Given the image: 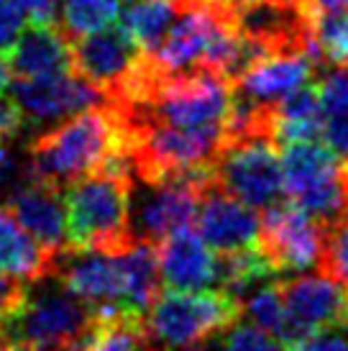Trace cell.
I'll return each instance as SVG.
<instances>
[{
	"label": "cell",
	"instance_id": "f1b7e54d",
	"mask_svg": "<svg viewBox=\"0 0 348 351\" xmlns=\"http://www.w3.org/2000/svg\"><path fill=\"white\" fill-rule=\"evenodd\" d=\"M8 69H5V62H3V54H0V93L8 88Z\"/></svg>",
	"mask_w": 348,
	"mask_h": 351
},
{
	"label": "cell",
	"instance_id": "9a60e30c",
	"mask_svg": "<svg viewBox=\"0 0 348 351\" xmlns=\"http://www.w3.org/2000/svg\"><path fill=\"white\" fill-rule=\"evenodd\" d=\"M5 208L21 223V228L34 236L54 259L69 249L62 190L29 177L5 195Z\"/></svg>",
	"mask_w": 348,
	"mask_h": 351
},
{
	"label": "cell",
	"instance_id": "8992f818",
	"mask_svg": "<svg viewBox=\"0 0 348 351\" xmlns=\"http://www.w3.org/2000/svg\"><path fill=\"white\" fill-rule=\"evenodd\" d=\"M213 180L253 210L284 200L279 147L271 136H241L223 141L213 162Z\"/></svg>",
	"mask_w": 348,
	"mask_h": 351
},
{
	"label": "cell",
	"instance_id": "f546056e",
	"mask_svg": "<svg viewBox=\"0 0 348 351\" xmlns=\"http://www.w3.org/2000/svg\"><path fill=\"white\" fill-rule=\"evenodd\" d=\"M340 177H343V187H346V197H348V162H340Z\"/></svg>",
	"mask_w": 348,
	"mask_h": 351
},
{
	"label": "cell",
	"instance_id": "2e32d148",
	"mask_svg": "<svg viewBox=\"0 0 348 351\" xmlns=\"http://www.w3.org/2000/svg\"><path fill=\"white\" fill-rule=\"evenodd\" d=\"M10 77H41L72 69V47L57 23H29L0 51Z\"/></svg>",
	"mask_w": 348,
	"mask_h": 351
},
{
	"label": "cell",
	"instance_id": "8fae6325",
	"mask_svg": "<svg viewBox=\"0 0 348 351\" xmlns=\"http://www.w3.org/2000/svg\"><path fill=\"white\" fill-rule=\"evenodd\" d=\"M10 95L21 108L23 123H57L92 106L108 103L105 95L87 82L75 69L41 75V77H23L10 85Z\"/></svg>",
	"mask_w": 348,
	"mask_h": 351
},
{
	"label": "cell",
	"instance_id": "52a82bcc",
	"mask_svg": "<svg viewBox=\"0 0 348 351\" xmlns=\"http://www.w3.org/2000/svg\"><path fill=\"white\" fill-rule=\"evenodd\" d=\"M213 172L184 175L162 182H131V231L141 241H162L197 218L200 197Z\"/></svg>",
	"mask_w": 348,
	"mask_h": 351
},
{
	"label": "cell",
	"instance_id": "ac0fdd59",
	"mask_svg": "<svg viewBox=\"0 0 348 351\" xmlns=\"http://www.w3.org/2000/svg\"><path fill=\"white\" fill-rule=\"evenodd\" d=\"M51 267L54 256L21 228L5 205H0V277L36 282L51 274Z\"/></svg>",
	"mask_w": 348,
	"mask_h": 351
},
{
	"label": "cell",
	"instance_id": "e0dca14e",
	"mask_svg": "<svg viewBox=\"0 0 348 351\" xmlns=\"http://www.w3.org/2000/svg\"><path fill=\"white\" fill-rule=\"evenodd\" d=\"M318 67L320 59L312 54H264L233 80V90L259 106H274L287 93L310 82Z\"/></svg>",
	"mask_w": 348,
	"mask_h": 351
},
{
	"label": "cell",
	"instance_id": "6da1fadb",
	"mask_svg": "<svg viewBox=\"0 0 348 351\" xmlns=\"http://www.w3.org/2000/svg\"><path fill=\"white\" fill-rule=\"evenodd\" d=\"M126 149V123L113 103L92 106L62 118L29 149V177L62 190L92 175L113 154Z\"/></svg>",
	"mask_w": 348,
	"mask_h": 351
},
{
	"label": "cell",
	"instance_id": "ffe728a7",
	"mask_svg": "<svg viewBox=\"0 0 348 351\" xmlns=\"http://www.w3.org/2000/svg\"><path fill=\"white\" fill-rule=\"evenodd\" d=\"M182 8V0H134L123 16V29L144 54H154Z\"/></svg>",
	"mask_w": 348,
	"mask_h": 351
},
{
	"label": "cell",
	"instance_id": "7a4b0ae2",
	"mask_svg": "<svg viewBox=\"0 0 348 351\" xmlns=\"http://www.w3.org/2000/svg\"><path fill=\"white\" fill-rule=\"evenodd\" d=\"M69 249L118 254L136 241L131 231V180L97 169L62 187Z\"/></svg>",
	"mask_w": 348,
	"mask_h": 351
},
{
	"label": "cell",
	"instance_id": "30bf717a",
	"mask_svg": "<svg viewBox=\"0 0 348 351\" xmlns=\"http://www.w3.org/2000/svg\"><path fill=\"white\" fill-rule=\"evenodd\" d=\"M72 47V69L82 75L87 82H92L105 100H116L131 75H134L144 51L131 39V34L123 29V23L108 26V29L92 31L77 39H69Z\"/></svg>",
	"mask_w": 348,
	"mask_h": 351
},
{
	"label": "cell",
	"instance_id": "7402d4cb",
	"mask_svg": "<svg viewBox=\"0 0 348 351\" xmlns=\"http://www.w3.org/2000/svg\"><path fill=\"white\" fill-rule=\"evenodd\" d=\"M241 313L251 318L253 326L261 331L271 333L284 349V333H287V315H284V302H282L279 282H261L253 290L241 298Z\"/></svg>",
	"mask_w": 348,
	"mask_h": 351
},
{
	"label": "cell",
	"instance_id": "44dd1931",
	"mask_svg": "<svg viewBox=\"0 0 348 351\" xmlns=\"http://www.w3.org/2000/svg\"><path fill=\"white\" fill-rule=\"evenodd\" d=\"M126 0H59V29L67 39H77L92 31L113 26Z\"/></svg>",
	"mask_w": 348,
	"mask_h": 351
},
{
	"label": "cell",
	"instance_id": "4fadbf2b",
	"mask_svg": "<svg viewBox=\"0 0 348 351\" xmlns=\"http://www.w3.org/2000/svg\"><path fill=\"white\" fill-rule=\"evenodd\" d=\"M195 223L197 234L215 254H236L259 246V210L228 195L215 180L205 187Z\"/></svg>",
	"mask_w": 348,
	"mask_h": 351
},
{
	"label": "cell",
	"instance_id": "5bb4252c",
	"mask_svg": "<svg viewBox=\"0 0 348 351\" xmlns=\"http://www.w3.org/2000/svg\"><path fill=\"white\" fill-rule=\"evenodd\" d=\"M156 267L166 290H208L221 282V256L192 226L156 241Z\"/></svg>",
	"mask_w": 348,
	"mask_h": 351
},
{
	"label": "cell",
	"instance_id": "603a6c76",
	"mask_svg": "<svg viewBox=\"0 0 348 351\" xmlns=\"http://www.w3.org/2000/svg\"><path fill=\"white\" fill-rule=\"evenodd\" d=\"M312 34L323 62L333 67L348 64V8L318 13L312 19Z\"/></svg>",
	"mask_w": 348,
	"mask_h": 351
},
{
	"label": "cell",
	"instance_id": "ba28073f",
	"mask_svg": "<svg viewBox=\"0 0 348 351\" xmlns=\"http://www.w3.org/2000/svg\"><path fill=\"white\" fill-rule=\"evenodd\" d=\"M325 244V226L305 213L292 200L264 208L259 228V249L269 259L274 274L318 272Z\"/></svg>",
	"mask_w": 348,
	"mask_h": 351
},
{
	"label": "cell",
	"instance_id": "4dcf8cb0",
	"mask_svg": "<svg viewBox=\"0 0 348 351\" xmlns=\"http://www.w3.org/2000/svg\"><path fill=\"white\" fill-rule=\"evenodd\" d=\"M231 5H236V8H241V5H251V3H259V0H228Z\"/></svg>",
	"mask_w": 348,
	"mask_h": 351
},
{
	"label": "cell",
	"instance_id": "d4e9b609",
	"mask_svg": "<svg viewBox=\"0 0 348 351\" xmlns=\"http://www.w3.org/2000/svg\"><path fill=\"white\" fill-rule=\"evenodd\" d=\"M208 346H221V349H241V351H269L282 349V343L271 333L261 331L259 326H243V323H231L225 331H221Z\"/></svg>",
	"mask_w": 348,
	"mask_h": 351
},
{
	"label": "cell",
	"instance_id": "9c48e42d",
	"mask_svg": "<svg viewBox=\"0 0 348 351\" xmlns=\"http://www.w3.org/2000/svg\"><path fill=\"white\" fill-rule=\"evenodd\" d=\"M287 333L284 349H300V343L325 326L348 318V287L330 274H300L290 282H279Z\"/></svg>",
	"mask_w": 348,
	"mask_h": 351
},
{
	"label": "cell",
	"instance_id": "cb8c5ba5",
	"mask_svg": "<svg viewBox=\"0 0 348 351\" xmlns=\"http://www.w3.org/2000/svg\"><path fill=\"white\" fill-rule=\"evenodd\" d=\"M318 272L330 274L348 287V213L325 228V244Z\"/></svg>",
	"mask_w": 348,
	"mask_h": 351
},
{
	"label": "cell",
	"instance_id": "d6986e66",
	"mask_svg": "<svg viewBox=\"0 0 348 351\" xmlns=\"http://www.w3.org/2000/svg\"><path fill=\"white\" fill-rule=\"evenodd\" d=\"M320 141L348 162V64L330 69L318 82Z\"/></svg>",
	"mask_w": 348,
	"mask_h": 351
},
{
	"label": "cell",
	"instance_id": "3957f363",
	"mask_svg": "<svg viewBox=\"0 0 348 351\" xmlns=\"http://www.w3.org/2000/svg\"><path fill=\"white\" fill-rule=\"evenodd\" d=\"M92 323V302L59 287L26 282L21 300L0 321V349H79Z\"/></svg>",
	"mask_w": 348,
	"mask_h": 351
},
{
	"label": "cell",
	"instance_id": "7c38bea8",
	"mask_svg": "<svg viewBox=\"0 0 348 351\" xmlns=\"http://www.w3.org/2000/svg\"><path fill=\"white\" fill-rule=\"evenodd\" d=\"M51 277H57V282L79 300L126 305L128 277L121 262V252L105 254L90 249H64L54 259Z\"/></svg>",
	"mask_w": 348,
	"mask_h": 351
},
{
	"label": "cell",
	"instance_id": "5b68a950",
	"mask_svg": "<svg viewBox=\"0 0 348 351\" xmlns=\"http://www.w3.org/2000/svg\"><path fill=\"white\" fill-rule=\"evenodd\" d=\"M284 197L328 228L348 213L340 159L320 138L292 141L279 149Z\"/></svg>",
	"mask_w": 348,
	"mask_h": 351
},
{
	"label": "cell",
	"instance_id": "83f0119b",
	"mask_svg": "<svg viewBox=\"0 0 348 351\" xmlns=\"http://www.w3.org/2000/svg\"><path fill=\"white\" fill-rule=\"evenodd\" d=\"M23 290H26V282L13 280V277H0V321L13 311V305L21 300Z\"/></svg>",
	"mask_w": 348,
	"mask_h": 351
},
{
	"label": "cell",
	"instance_id": "277c9868",
	"mask_svg": "<svg viewBox=\"0 0 348 351\" xmlns=\"http://www.w3.org/2000/svg\"><path fill=\"white\" fill-rule=\"evenodd\" d=\"M241 318V302L218 287L208 290H166L146 311V331L151 346L192 349L208 346L221 331Z\"/></svg>",
	"mask_w": 348,
	"mask_h": 351
},
{
	"label": "cell",
	"instance_id": "484cf974",
	"mask_svg": "<svg viewBox=\"0 0 348 351\" xmlns=\"http://www.w3.org/2000/svg\"><path fill=\"white\" fill-rule=\"evenodd\" d=\"M23 26H26V13L18 0H0V51L18 36Z\"/></svg>",
	"mask_w": 348,
	"mask_h": 351
},
{
	"label": "cell",
	"instance_id": "4316f807",
	"mask_svg": "<svg viewBox=\"0 0 348 351\" xmlns=\"http://www.w3.org/2000/svg\"><path fill=\"white\" fill-rule=\"evenodd\" d=\"M23 128V116L21 108L16 106L13 95H5V90L0 93V141L5 144L8 138L18 136V131Z\"/></svg>",
	"mask_w": 348,
	"mask_h": 351
}]
</instances>
